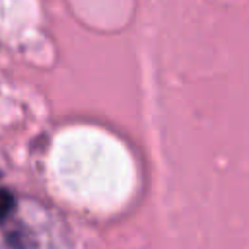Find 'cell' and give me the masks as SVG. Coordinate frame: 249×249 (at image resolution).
Listing matches in <instances>:
<instances>
[]
</instances>
